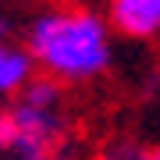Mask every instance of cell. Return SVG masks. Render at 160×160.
<instances>
[{"label": "cell", "instance_id": "6da1fadb", "mask_svg": "<svg viewBox=\"0 0 160 160\" xmlns=\"http://www.w3.org/2000/svg\"><path fill=\"white\" fill-rule=\"evenodd\" d=\"M114 36L107 11L92 0H57L25 25V46L39 71L64 86H92L114 68Z\"/></svg>", "mask_w": 160, "mask_h": 160}, {"label": "cell", "instance_id": "7a4b0ae2", "mask_svg": "<svg viewBox=\"0 0 160 160\" xmlns=\"http://www.w3.org/2000/svg\"><path fill=\"white\" fill-rule=\"evenodd\" d=\"M7 118H11L7 153L14 160H50L71 146L68 86L46 71H36L29 86L11 96Z\"/></svg>", "mask_w": 160, "mask_h": 160}, {"label": "cell", "instance_id": "3957f363", "mask_svg": "<svg viewBox=\"0 0 160 160\" xmlns=\"http://www.w3.org/2000/svg\"><path fill=\"white\" fill-rule=\"evenodd\" d=\"M110 25L128 43L160 39V0H103Z\"/></svg>", "mask_w": 160, "mask_h": 160}, {"label": "cell", "instance_id": "277c9868", "mask_svg": "<svg viewBox=\"0 0 160 160\" xmlns=\"http://www.w3.org/2000/svg\"><path fill=\"white\" fill-rule=\"evenodd\" d=\"M36 71H39V64H36L32 50L25 43L0 39V96L4 100L18 96V92L29 86V78Z\"/></svg>", "mask_w": 160, "mask_h": 160}, {"label": "cell", "instance_id": "5b68a950", "mask_svg": "<svg viewBox=\"0 0 160 160\" xmlns=\"http://www.w3.org/2000/svg\"><path fill=\"white\" fill-rule=\"evenodd\" d=\"M103 157H118V160H142V157H149V153H146V146L139 142V139H114V142H107Z\"/></svg>", "mask_w": 160, "mask_h": 160}, {"label": "cell", "instance_id": "8992f818", "mask_svg": "<svg viewBox=\"0 0 160 160\" xmlns=\"http://www.w3.org/2000/svg\"><path fill=\"white\" fill-rule=\"evenodd\" d=\"M7 135H11V118H7V103L0 96V153H7Z\"/></svg>", "mask_w": 160, "mask_h": 160}, {"label": "cell", "instance_id": "52a82bcc", "mask_svg": "<svg viewBox=\"0 0 160 160\" xmlns=\"http://www.w3.org/2000/svg\"><path fill=\"white\" fill-rule=\"evenodd\" d=\"M11 36H14V22L7 14H0V39H11Z\"/></svg>", "mask_w": 160, "mask_h": 160}, {"label": "cell", "instance_id": "ba28073f", "mask_svg": "<svg viewBox=\"0 0 160 160\" xmlns=\"http://www.w3.org/2000/svg\"><path fill=\"white\" fill-rule=\"evenodd\" d=\"M149 157H157V160H160V142H157V149H153V153H149Z\"/></svg>", "mask_w": 160, "mask_h": 160}]
</instances>
